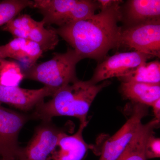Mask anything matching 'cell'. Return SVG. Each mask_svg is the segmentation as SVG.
Segmentation results:
<instances>
[{
  "label": "cell",
  "instance_id": "d4e9b609",
  "mask_svg": "<svg viewBox=\"0 0 160 160\" xmlns=\"http://www.w3.org/2000/svg\"><path fill=\"white\" fill-rule=\"evenodd\" d=\"M0 160H2V158L0 157Z\"/></svg>",
  "mask_w": 160,
  "mask_h": 160
},
{
  "label": "cell",
  "instance_id": "7402d4cb",
  "mask_svg": "<svg viewBox=\"0 0 160 160\" xmlns=\"http://www.w3.org/2000/svg\"><path fill=\"white\" fill-rule=\"evenodd\" d=\"M151 106L153 109L155 118L160 121V98L155 101Z\"/></svg>",
  "mask_w": 160,
  "mask_h": 160
},
{
  "label": "cell",
  "instance_id": "ffe728a7",
  "mask_svg": "<svg viewBox=\"0 0 160 160\" xmlns=\"http://www.w3.org/2000/svg\"><path fill=\"white\" fill-rule=\"evenodd\" d=\"M145 154L147 160L160 157V138L152 135L148 139L145 148Z\"/></svg>",
  "mask_w": 160,
  "mask_h": 160
},
{
  "label": "cell",
  "instance_id": "d6986e66",
  "mask_svg": "<svg viewBox=\"0 0 160 160\" xmlns=\"http://www.w3.org/2000/svg\"><path fill=\"white\" fill-rule=\"evenodd\" d=\"M33 1L4 0L0 2V26L5 25L27 7H32Z\"/></svg>",
  "mask_w": 160,
  "mask_h": 160
},
{
  "label": "cell",
  "instance_id": "7c38bea8",
  "mask_svg": "<svg viewBox=\"0 0 160 160\" xmlns=\"http://www.w3.org/2000/svg\"><path fill=\"white\" fill-rule=\"evenodd\" d=\"M87 125L80 124L78 131L72 135L61 132L51 160H84L89 149H95L83 138V131Z\"/></svg>",
  "mask_w": 160,
  "mask_h": 160
},
{
  "label": "cell",
  "instance_id": "cb8c5ba5",
  "mask_svg": "<svg viewBox=\"0 0 160 160\" xmlns=\"http://www.w3.org/2000/svg\"><path fill=\"white\" fill-rule=\"evenodd\" d=\"M2 59H4L2 58H1V57H0V61H1V60H2Z\"/></svg>",
  "mask_w": 160,
  "mask_h": 160
},
{
  "label": "cell",
  "instance_id": "e0dca14e",
  "mask_svg": "<svg viewBox=\"0 0 160 160\" xmlns=\"http://www.w3.org/2000/svg\"><path fill=\"white\" fill-rule=\"evenodd\" d=\"M119 79L123 82H137L149 84H160V62L155 61L143 63L131 73L119 78Z\"/></svg>",
  "mask_w": 160,
  "mask_h": 160
},
{
  "label": "cell",
  "instance_id": "277c9868",
  "mask_svg": "<svg viewBox=\"0 0 160 160\" xmlns=\"http://www.w3.org/2000/svg\"><path fill=\"white\" fill-rule=\"evenodd\" d=\"M32 8L42 15L45 25L60 27L91 16L99 6L97 1L34 0Z\"/></svg>",
  "mask_w": 160,
  "mask_h": 160
},
{
  "label": "cell",
  "instance_id": "44dd1931",
  "mask_svg": "<svg viewBox=\"0 0 160 160\" xmlns=\"http://www.w3.org/2000/svg\"><path fill=\"white\" fill-rule=\"evenodd\" d=\"M101 11L111 8L122 2L121 1H112V0H98L97 1Z\"/></svg>",
  "mask_w": 160,
  "mask_h": 160
},
{
  "label": "cell",
  "instance_id": "5bb4252c",
  "mask_svg": "<svg viewBox=\"0 0 160 160\" xmlns=\"http://www.w3.org/2000/svg\"><path fill=\"white\" fill-rule=\"evenodd\" d=\"M126 18L129 26L160 21V1H128L126 7Z\"/></svg>",
  "mask_w": 160,
  "mask_h": 160
},
{
  "label": "cell",
  "instance_id": "ac0fdd59",
  "mask_svg": "<svg viewBox=\"0 0 160 160\" xmlns=\"http://www.w3.org/2000/svg\"><path fill=\"white\" fill-rule=\"evenodd\" d=\"M24 79V72L19 64L6 59L0 61V85L9 87L19 86Z\"/></svg>",
  "mask_w": 160,
  "mask_h": 160
},
{
  "label": "cell",
  "instance_id": "4fadbf2b",
  "mask_svg": "<svg viewBox=\"0 0 160 160\" xmlns=\"http://www.w3.org/2000/svg\"><path fill=\"white\" fill-rule=\"evenodd\" d=\"M43 52L37 43L22 38H14L6 45L0 46V57L2 58L14 59L29 67L36 64Z\"/></svg>",
  "mask_w": 160,
  "mask_h": 160
},
{
  "label": "cell",
  "instance_id": "2e32d148",
  "mask_svg": "<svg viewBox=\"0 0 160 160\" xmlns=\"http://www.w3.org/2000/svg\"><path fill=\"white\" fill-rule=\"evenodd\" d=\"M120 91L124 98L134 103L151 106L160 98V84L122 82Z\"/></svg>",
  "mask_w": 160,
  "mask_h": 160
},
{
  "label": "cell",
  "instance_id": "52a82bcc",
  "mask_svg": "<svg viewBox=\"0 0 160 160\" xmlns=\"http://www.w3.org/2000/svg\"><path fill=\"white\" fill-rule=\"evenodd\" d=\"M160 58V21L129 26L121 30L119 46Z\"/></svg>",
  "mask_w": 160,
  "mask_h": 160
},
{
  "label": "cell",
  "instance_id": "7a4b0ae2",
  "mask_svg": "<svg viewBox=\"0 0 160 160\" xmlns=\"http://www.w3.org/2000/svg\"><path fill=\"white\" fill-rule=\"evenodd\" d=\"M109 84L107 80L96 85L89 80H78L58 90L48 102L38 104L30 115L31 119L52 121L55 117L68 116L77 118L80 124H88L87 114L92 102Z\"/></svg>",
  "mask_w": 160,
  "mask_h": 160
},
{
  "label": "cell",
  "instance_id": "9c48e42d",
  "mask_svg": "<svg viewBox=\"0 0 160 160\" xmlns=\"http://www.w3.org/2000/svg\"><path fill=\"white\" fill-rule=\"evenodd\" d=\"M29 120L30 115L7 109L0 104V157L2 159L16 158L20 148L19 135Z\"/></svg>",
  "mask_w": 160,
  "mask_h": 160
},
{
  "label": "cell",
  "instance_id": "603a6c76",
  "mask_svg": "<svg viewBox=\"0 0 160 160\" xmlns=\"http://www.w3.org/2000/svg\"><path fill=\"white\" fill-rule=\"evenodd\" d=\"M2 160H18L17 159L14 158V159H8V160H3V159H2Z\"/></svg>",
  "mask_w": 160,
  "mask_h": 160
},
{
  "label": "cell",
  "instance_id": "30bf717a",
  "mask_svg": "<svg viewBox=\"0 0 160 160\" xmlns=\"http://www.w3.org/2000/svg\"><path fill=\"white\" fill-rule=\"evenodd\" d=\"M148 114V106L135 103L130 118L112 137L105 142L99 160H117L134 136L142 119Z\"/></svg>",
  "mask_w": 160,
  "mask_h": 160
},
{
  "label": "cell",
  "instance_id": "8fae6325",
  "mask_svg": "<svg viewBox=\"0 0 160 160\" xmlns=\"http://www.w3.org/2000/svg\"><path fill=\"white\" fill-rule=\"evenodd\" d=\"M54 93L52 89L45 86L39 89H29L0 85V104L5 103L22 111H29Z\"/></svg>",
  "mask_w": 160,
  "mask_h": 160
},
{
  "label": "cell",
  "instance_id": "8992f818",
  "mask_svg": "<svg viewBox=\"0 0 160 160\" xmlns=\"http://www.w3.org/2000/svg\"><path fill=\"white\" fill-rule=\"evenodd\" d=\"M63 131L52 121H42L36 127L27 146L20 147L16 158L18 160H51L60 134Z\"/></svg>",
  "mask_w": 160,
  "mask_h": 160
},
{
  "label": "cell",
  "instance_id": "9a60e30c",
  "mask_svg": "<svg viewBox=\"0 0 160 160\" xmlns=\"http://www.w3.org/2000/svg\"><path fill=\"white\" fill-rule=\"evenodd\" d=\"M158 120L153 118L146 124H141L137 132L117 160H147L145 148L149 138L158 126Z\"/></svg>",
  "mask_w": 160,
  "mask_h": 160
},
{
  "label": "cell",
  "instance_id": "3957f363",
  "mask_svg": "<svg viewBox=\"0 0 160 160\" xmlns=\"http://www.w3.org/2000/svg\"><path fill=\"white\" fill-rule=\"evenodd\" d=\"M82 59L74 49L68 48L64 53H53L49 61L29 67L24 71V78L43 83L55 93L78 80L76 66Z\"/></svg>",
  "mask_w": 160,
  "mask_h": 160
},
{
  "label": "cell",
  "instance_id": "ba28073f",
  "mask_svg": "<svg viewBox=\"0 0 160 160\" xmlns=\"http://www.w3.org/2000/svg\"><path fill=\"white\" fill-rule=\"evenodd\" d=\"M152 58L149 55L138 51L118 52L99 63L89 81L96 85L110 78L123 77Z\"/></svg>",
  "mask_w": 160,
  "mask_h": 160
},
{
  "label": "cell",
  "instance_id": "5b68a950",
  "mask_svg": "<svg viewBox=\"0 0 160 160\" xmlns=\"http://www.w3.org/2000/svg\"><path fill=\"white\" fill-rule=\"evenodd\" d=\"M45 26L42 21L38 22L29 15L22 14L6 24L3 30L14 38H22L37 43L44 52L54 49L59 41L55 29H46Z\"/></svg>",
  "mask_w": 160,
  "mask_h": 160
},
{
  "label": "cell",
  "instance_id": "6da1fadb",
  "mask_svg": "<svg viewBox=\"0 0 160 160\" xmlns=\"http://www.w3.org/2000/svg\"><path fill=\"white\" fill-rule=\"evenodd\" d=\"M122 18L120 4L84 19L55 29L83 59L100 60L110 49L118 47Z\"/></svg>",
  "mask_w": 160,
  "mask_h": 160
}]
</instances>
